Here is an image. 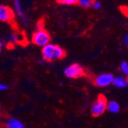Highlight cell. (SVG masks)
Returning a JSON list of instances; mask_svg holds the SVG:
<instances>
[{"instance_id":"obj_1","label":"cell","mask_w":128,"mask_h":128,"mask_svg":"<svg viewBox=\"0 0 128 128\" xmlns=\"http://www.w3.org/2000/svg\"><path fill=\"white\" fill-rule=\"evenodd\" d=\"M41 53H42L43 58L48 62L62 59L66 56L64 49L62 47L56 45V44H52V43H48L46 46H44L42 48Z\"/></svg>"},{"instance_id":"obj_2","label":"cell","mask_w":128,"mask_h":128,"mask_svg":"<svg viewBox=\"0 0 128 128\" xmlns=\"http://www.w3.org/2000/svg\"><path fill=\"white\" fill-rule=\"evenodd\" d=\"M32 40L33 44L38 46V47L43 48L44 46H46L47 44H48L50 42V35L44 29L37 30L32 34Z\"/></svg>"},{"instance_id":"obj_3","label":"cell","mask_w":128,"mask_h":128,"mask_svg":"<svg viewBox=\"0 0 128 128\" xmlns=\"http://www.w3.org/2000/svg\"><path fill=\"white\" fill-rule=\"evenodd\" d=\"M107 98L104 95H100L96 98V100L94 101L92 106V114L94 116H100L105 113V111L107 110Z\"/></svg>"},{"instance_id":"obj_4","label":"cell","mask_w":128,"mask_h":128,"mask_svg":"<svg viewBox=\"0 0 128 128\" xmlns=\"http://www.w3.org/2000/svg\"><path fill=\"white\" fill-rule=\"evenodd\" d=\"M64 74L67 78L77 79L84 75V69L79 64H72L64 68Z\"/></svg>"},{"instance_id":"obj_5","label":"cell","mask_w":128,"mask_h":128,"mask_svg":"<svg viewBox=\"0 0 128 128\" xmlns=\"http://www.w3.org/2000/svg\"><path fill=\"white\" fill-rule=\"evenodd\" d=\"M14 18V13L12 8L0 4V21L4 22H9Z\"/></svg>"},{"instance_id":"obj_6","label":"cell","mask_w":128,"mask_h":128,"mask_svg":"<svg viewBox=\"0 0 128 128\" xmlns=\"http://www.w3.org/2000/svg\"><path fill=\"white\" fill-rule=\"evenodd\" d=\"M114 75L111 74H102L95 78V84L98 87H107L112 84Z\"/></svg>"},{"instance_id":"obj_7","label":"cell","mask_w":128,"mask_h":128,"mask_svg":"<svg viewBox=\"0 0 128 128\" xmlns=\"http://www.w3.org/2000/svg\"><path fill=\"white\" fill-rule=\"evenodd\" d=\"M14 4L15 11H16L18 17L22 20V22H27V17L24 12V9H22L21 0H14Z\"/></svg>"},{"instance_id":"obj_8","label":"cell","mask_w":128,"mask_h":128,"mask_svg":"<svg viewBox=\"0 0 128 128\" xmlns=\"http://www.w3.org/2000/svg\"><path fill=\"white\" fill-rule=\"evenodd\" d=\"M112 84L118 88H126L128 85V80L126 76H118L114 77Z\"/></svg>"},{"instance_id":"obj_9","label":"cell","mask_w":128,"mask_h":128,"mask_svg":"<svg viewBox=\"0 0 128 128\" xmlns=\"http://www.w3.org/2000/svg\"><path fill=\"white\" fill-rule=\"evenodd\" d=\"M6 128H24V124L16 118H9L6 121Z\"/></svg>"},{"instance_id":"obj_10","label":"cell","mask_w":128,"mask_h":128,"mask_svg":"<svg viewBox=\"0 0 128 128\" xmlns=\"http://www.w3.org/2000/svg\"><path fill=\"white\" fill-rule=\"evenodd\" d=\"M107 110H108L110 113L116 114V113H118L120 110V105L118 104V102H116V101L111 100V101H109V102H108Z\"/></svg>"},{"instance_id":"obj_11","label":"cell","mask_w":128,"mask_h":128,"mask_svg":"<svg viewBox=\"0 0 128 128\" xmlns=\"http://www.w3.org/2000/svg\"><path fill=\"white\" fill-rule=\"evenodd\" d=\"M94 0H78L77 4L82 8H89L92 6Z\"/></svg>"},{"instance_id":"obj_12","label":"cell","mask_w":128,"mask_h":128,"mask_svg":"<svg viewBox=\"0 0 128 128\" xmlns=\"http://www.w3.org/2000/svg\"><path fill=\"white\" fill-rule=\"evenodd\" d=\"M120 71L124 76L128 75V63L126 61H122L120 64Z\"/></svg>"},{"instance_id":"obj_13","label":"cell","mask_w":128,"mask_h":128,"mask_svg":"<svg viewBox=\"0 0 128 128\" xmlns=\"http://www.w3.org/2000/svg\"><path fill=\"white\" fill-rule=\"evenodd\" d=\"M58 3L60 4H66V6H73L78 3V0H58Z\"/></svg>"},{"instance_id":"obj_14","label":"cell","mask_w":128,"mask_h":128,"mask_svg":"<svg viewBox=\"0 0 128 128\" xmlns=\"http://www.w3.org/2000/svg\"><path fill=\"white\" fill-rule=\"evenodd\" d=\"M9 41L12 43H16L18 41L17 38V35L14 34V33H12V34L9 36Z\"/></svg>"},{"instance_id":"obj_15","label":"cell","mask_w":128,"mask_h":128,"mask_svg":"<svg viewBox=\"0 0 128 128\" xmlns=\"http://www.w3.org/2000/svg\"><path fill=\"white\" fill-rule=\"evenodd\" d=\"M92 6L95 9H100L101 7V3L100 1H94Z\"/></svg>"},{"instance_id":"obj_16","label":"cell","mask_w":128,"mask_h":128,"mask_svg":"<svg viewBox=\"0 0 128 128\" xmlns=\"http://www.w3.org/2000/svg\"><path fill=\"white\" fill-rule=\"evenodd\" d=\"M37 26H38V30H41V29H43L44 28V22H43V21H40L37 24Z\"/></svg>"},{"instance_id":"obj_17","label":"cell","mask_w":128,"mask_h":128,"mask_svg":"<svg viewBox=\"0 0 128 128\" xmlns=\"http://www.w3.org/2000/svg\"><path fill=\"white\" fill-rule=\"evenodd\" d=\"M123 42L126 46L128 45V35L127 34H124V37H123Z\"/></svg>"},{"instance_id":"obj_18","label":"cell","mask_w":128,"mask_h":128,"mask_svg":"<svg viewBox=\"0 0 128 128\" xmlns=\"http://www.w3.org/2000/svg\"><path fill=\"white\" fill-rule=\"evenodd\" d=\"M8 89V87H7V85H6V84H4V83L0 82V90H6Z\"/></svg>"},{"instance_id":"obj_19","label":"cell","mask_w":128,"mask_h":128,"mask_svg":"<svg viewBox=\"0 0 128 128\" xmlns=\"http://www.w3.org/2000/svg\"><path fill=\"white\" fill-rule=\"evenodd\" d=\"M3 46H4V44H3V41H2V40L0 38V52L2 51V49H3Z\"/></svg>"}]
</instances>
